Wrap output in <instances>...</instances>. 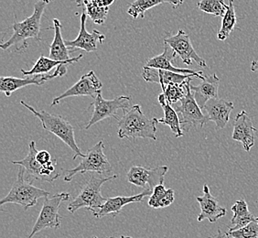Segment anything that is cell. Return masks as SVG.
<instances>
[{"label": "cell", "instance_id": "3957f363", "mask_svg": "<svg viewBox=\"0 0 258 238\" xmlns=\"http://www.w3.org/2000/svg\"><path fill=\"white\" fill-rule=\"evenodd\" d=\"M20 104L25 106L27 109L30 110L36 117L40 119L43 129L58 137L73 150V152L75 153L73 159H76L78 157H85V154L82 153V150L75 141L74 127L64 117L59 114H50L44 110L38 111L22 100L20 101Z\"/></svg>", "mask_w": 258, "mask_h": 238}, {"label": "cell", "instance_id": "f35d334b", "mask_svg": "<svg viewBox=\"0 0 258 238\" xmlns=\"http://www.w3.org/2000/svg\"><path fill=\"white\" fill-rule=\"evenodd\" d=\"M225 235H226V236H227V238H230V235H229L228 233H225Z\"/></svg>", "mask_w": 258, "mask_h": 238}, {"label": "cell", "instance_id": "8d00e7d4", "mask_svg": "<svg viewBox=\"0 0 258 238\" xmlns=\"http://www.w3.org/2000/svg\"><path fill=\"white\" fill-rule=\"evenodd\" d=\"M93 238H98L96 237V236H94ZM108 238H133L131 237V236H125V235H121V236H119V237H117V236H112V237H108Z\"/></svg>", "mask_w": 258, "mask_h": 238}, {"label": "cell", "instance_id": "7402d4cb", "mask_svg": "<svg viewBox=\"0 0 258 238\" xmlns=\"http://www.w3.org/2000/svg\"><path fill=\"white\" fill-rule=\"evenodd\" d=\"M142 77L147 83H157L161 85L164 88L165 86L169 84H176V85H183L184 83L189 79L194 78L195 76L189 75H179L175 74L164 70L154 69L149 67H143Z\"/></svg>", "mask_w": 258, "mask_h": 238}, {"label": "cell", "instance_id": "4fadbf2b", "mask_svg": "<svg viewBox=\"0 0 258 238\" xmlns=\"http://www.w3.org/2000/svg\"><path fill=\"white\" fill-rule=\"evenodd\" d=\"M164 43H167L174 50L176 54L180 57L181 61L186 65H192L195 62L199 66L203 68H207V64L202 57H200L189 39V35L183 30H179L177 34L174 36H168L164 39Z\"/></svg>", "mask_w": 258, "mask_h": 238}, {"label": "cell", "instance_id": "ac0fdd59", "mask_svg": "<svg viewBox=\"0 0 258 238\" xmlns=\"http://www.w3.org/2000/svg\"><path fill=\"white\" fill-rule=\"evenodd\" d=\"M234 105L233 102L224 99H211L205 104L204 110L205 115L209 121H213L216 126V130L223 129L228 124L230 114L232 113Z\"/></svg>", "mask_w": 258, "mask_h": 238}, {"label": "cell", "instance_id": "52a82bcc", "mask_svg": "<svg viewBox=\"0 0 258 238\" xmlns=\"http://www.w3.org/2000/svg\"><path fill=\"white\" fill-rule=\"evenodd\" d=\"M69 199L70 194L68 193L55 194L51 198H44V203L40 210L39 217L27 238H33L35 234L40 233L44 229L60 228L61 216L59 213V208L62 202L68 201Z\"/></svg>", "mask_w": 258, "mask_h": 238}, {"label": "cell", "instance_id": "44dd1931", "mask_svg": "<svg viewBox=\"0 0 258 238\" xmlns=\"http://www.w3.org/2000/svg\"><path fill=\"white\" fill-rule=\"evenodd\" d=\"M152 192L143 191L141 194L133 195V196H117L113 198L106 199V202L103 204L99 211L95 214V217L101 218L106 215L113 214L114 217L119 214L122 208L129 204L133 203H141L147 196H150Z\"/></svg>", "mask_w": 258, "mask_h": 238}, {"label": "cell", "instance_id": "ffe728a7", "mask_svg": "<svg viewBox=\"0 0 258 238\" xmlns=\"http://www.w3.org/2000/svg\"><path fill=\"white\" fill-rule=\"evenodd\" d=\"M220 81L216 74H214L205 76L204 80L197 86L190 85V90L201 109H204L205 104L210 100L218 98Z\"/></svg>", "mask_w": 258, "mask_h": 238}, {"label": "cell", "instance_id": "9a60e30c", "mask_svg": "<svg viewBox=\"0 0 258 238\" xmlns=\"http://www.w3.org/2000/svg\"><path fill=\"white\" fill-rule=\"evenodd\" d=\"M86 19L87 15L83 11L81 15V26H80L79 34L74 40H65V45L67 46L70 52L83 50L86 52H93L97 50V42L103 44L105 40V36L98 30H94L89 33L86 30Z\"/></svg>", "mask_w": 258, "mask_h": 238}, {"label": "cell", "instance_id": "74e56055", "mask_svg": "<svg viewBox=\"0 0 258 238\" xmlns=\"http://www.w3.org/2000/svg\"><path fill=\"white\" fill-rule=\"evenodd\" d=\"M221 233H222V232H221V230H219V231H218V235H217V237H215V238H220V237H221Z\"/></svg>", "mask_w": 258, "mask_h": 238}, {"label": "cell", "instance_id": "277c9868", "mask_svg": "<svg viewBox=\"0 0 258 238\" xmlns=\"http://www.w3.org/2000/svg\"><path fill=\"white\" fill-rule=\"evenodd\" d=\"M25 173V169L20 166L17 180L12 188L10 189L9 194L1 200L0 205L19 204L23 207L24 211H27L38 204L39 199L46 198L50 195L49 192L35 187L26 178Z\"/></svg>", "mask_w": 258, "mask_h": 238}, {"label": "cell", "instance_id": "f1b7e54d", "mask_svg": "<svg viewBox=\"0 0 258 238\" xmlns=\"http://www.w3.org/2000/svg\"><path fill=\"white\" fill-rule=\"evenodd\" d=\"M236 22H237V18H236V13H235V7H234L233 1L231 0V1H229L226 13L223 18L222 27L217 35V39L219 40H226L230 34L232 33V31L234 30Z\"/></svg>", "mask_w": 258, "mask_h": 238}, {"label": "cell", "instance_id": "484cf974", "mask_svg": "<svg viewBox=\"0 0 258 238\" xmlns=\"http://www.w3.org/2000/svg\"><path fill=\"white\" fill-rule=\"evenodd\" d=\"M53 25H54V40L50 44L49 58L58 62H62V63L71 61L73 58L70 57V50L65 45L64 40H62V36H61L62 25L60 20L54 19Z\"/></svg>", "mask_w": 258, "mask_h": 238}, {"label": "cell", "instance_id": "d4e9b609", "mask_svg": "<svg viewBox=\"0 0 258 238\" xmlns=\"http://www.w3.org/2000/svg\"><path fill=\"white\" fill-rule=\"evenodd\" d=\"M83 54H80L77 57H74L71 61L68 62H58V61H54L51 60L50 58H47L44 56H40L39 60L37 61V63L35 64L34 66L30 70V71H25V70H21V74L25 76H33V75H49L51 70L53 68H57L60 65H69L75 64L79 62L80 60L83 58Z\"/></svg>", "mask_w": 258, "mask_h": 238}, {"label": "cell", "instance_id": "603a6c76", "mask_svg": "<svg viewBox=\"0 0 258 238\" xmlns=\"http://www.w3.org/2000/svg\"><path fill=\"white\" fill-rule=\"evenodd\" d=\"M114 2V0H85L82 2L78 1L77 5L85 6L84 11L94 23L104 25L110 6L113 5Z\"/></svg>", "mask_w": 258, "mask_h": 238}, {"label": "cell", "instance_id": "5b68a950", "mask_svg": "<svg viewBox=\"0 0 258 238\" xmlns=\"http://www.w3.org/2000/svg\"><path fill=\"white\" fill-rule=\"evenodd\" d=\"M117 178V175H112L106 178H99L93 176L89 182L81 191L79 195H77L68 205V211L74 213L81 208L89 210L95 216L103 204L106 202V199L103 197L101 194V188L106 182Z\"/></svg>", "mask_w": 258, "mask_h": 238}, {"label": "cell", "instance_id": "f546056e", "mask_svg": "<svg viewBox=\"0 0 258 238\" xmlns=\"http://www.w3.org/2000/svg\"><path fill=\"white\" fill-rule=\"evenodd\" d=\"M191 79L192 78L187 80L183 85L169 84L162 88V94H164L169 104H176L183 99L187 94V87Z\"/></svg>", "mask_w": 258, "mask_h": 238}, {"label": "cell", "instance_id": "d6986e66", "mask_svg": "<svg viewBox=\"0 0 258 238\" xmlns=\"http://www.w3.org/2000/svg\"><path fill=\"white\" fill-rule=\"evenodd\" d=\"M196 199L201 206V213L197 218L198 222L207 219L210 223H216L218 219L225 216L226 209L222 207L217 199L211 194L207 184L204 185V195Z\"/></svg>", "mask_w": 258, "mask_h": 238}, {"label": "cell", "instance_id": "9c48e42d", "mask_svg": "<svg viewBox=\"0 0 258 238\" xmlns=\"http://www.w3.org/2000/svg\"><path fill=\"white\" fill-rule=\"evenodd\" d=\"M130 101L131 97L125 95H122L113 100H105L103 97L102 93L98 94L97 97L94 100V102L90 104L89 108L94 105L95 109L85 129H90L94 125L97 124L98 122L105 118L114 117L118 120L119 118L116 115L117 111L119 109L123 110V112L127 111Z\"/></svg>", "mask_w": 258, "mask_h": 238}, {"label": "cell", "instance_id": "ab89813d", "mask_svg": "<svg viewBox=\"0 0 258 238\" xmlns=\"http://www.w3.org/2000/svg\"><path fill=\"white\" fill-rule=\"evenodd\" d=\"M220 238H224V234H223V233H221V237Z\"/></svg>", "mask_w": 258, "mask_h": 238}, {"label": "cell", "instance_id": "6da1fadb", "mask_svg": "<svg viewBox=\"0 0 258 238\" xmlns=\"http://www.w3.org/2000/svg\"><path fill=\"white\" fill-rule=\"evenodd\" d=\"M50 1H39L34 5L33 14L26 20L15 23L12 26L13 34L10 40L4 43H1L0 47L2 50H7L11 47L15 48L16 51H23L29 46L28 40L33 39L36 41L41 40V18L44 13L46 6Z\"/></svg>", "mask_w": 258, "mask_h": 238}, {"label": "cell", "instance_id": "d6a6232c", "mask_svg": "<svg viewBox=\"0 0 258 238\" xmlns=\"http://www.w3.org/2000/svg\"><path fill=\"white\" fill-rule=\"evenodd\" d=\"M168 191V189L165 188L164 184H160L154 189L152 194L149 196V206L151 208H156V205L159 203V200L163 197Z\"/></svg>", "mask_w": 258, "mask_h": 238}, {"label": "cell", "instance_id": "cb8c5ba5", "mask_svg": "<svg viewBox=\"0 0 258 238\" xmlns=\"http://www.w3.org/2000/svg\"><path fill=\"white\" fill-rule=\"evenodd\" d=\"M159 102L164 110V117L158 119V124L166 125L169 127L171 131L173 132V134L176 136V138L183 137L184 132L181 129L178 113L171 106V104L168 103L164 94H159Z\"/></svg>", "mask_w": 258, "mask_h": 238}, {"label": "cell", "instance_id": "2e32d148", "mask_svg": "<svg viewBox=\"0 0 258 238\" xmlns=\"http://www.w3.org/2000/svg\"><path fill=\"white\" fill-rule=\"evenodd\" d=\"M257 129L253 127L252 119L249 114L243 110L239 113L233 121V140L241 142L246 152H249L254 145L255 133Z\"/></svg>", "mask_w": 258, "mask_h": 238}, {"label": "cell", "instance_id": "8992f818", "mask_svg": "<svg viewBox=\"0 0 258 238\" xmlns=\"http://www.w3.org/2000/svg\"><path fill=\"white\" fill-rule=\"evenodd\" d=\"M104 145L103 141L87 150L77 167L67 169L65 171L64 181L70 183L76 174H85L86 172H96L98 174L109 173L112 171V166L104 152Z\"/></svg>", "mask_w": 258, "mask_h": 238}, {"label": "cell", "instance_id": "8fae6325", "mask_svg": "<svg viewBox=\"0 0 258 238\" xmlns=\"http://www.w3.org/2000/svg\"><path fill=\"white\" fill-rule=\"evenodd\" d=\"M103 84L98 79L94 71H91L88 74H85L81 77V79L66 90L64 93L60 94L59 96L55 97L52 100V103L50 106H54L56 104H59L61 100L68 98V97H75V96H91L94 99L97 97L98 94L102 93Z\"/></svg>", "mask_w": 258, "mask_h": 238}, {"label": "cell", "instance_id": "30bf717a", "mask_svg": "<svg viewBox=\"0 0 258 238\" xmlns=\"http://www.w3.org/2000/svg\"><path fill=\"white\" fill-rule=\"evenodd\" d=\"M168 171L169 167L167 166H160L155 169L145 168L143 166H133L126 174V180L129 184L153 193L157 186L163 184L164 177Z\"/></svg>", "mask_w": 258, "mask_h": 238}, {"label": "cell", "instance_id": "5bb4252c", "mask_svg": "<svg viewBox=\"0 0 258 238\" xmlns=\"http://www.w3.org/2000/svg\"><path fill=\"white\" fill-rule=\"evenodd\" d=\"M174 109L180 115V125L203 128L208 122L206 115L194 98L190 90V83L187 87V94L179 102V104H176Z\"/></svg>", "mask_w": 258, "mask_h": 238}, {"label": "cell", "instance_id": "836d02e7", "mask_svg": "<svg viewBox=\"0 0 258 238\" xmlns=\"http://www.w3.org/2000/svg\"><path fill=\"white\" fill-rule=\"evenodd\" d=\"M175 200V193H174L172 189H168L167 193L164 195L162 198L160 199L159 201V203L156 205V208H165V207H168L170 204H172Z\"/></svg>", "mask_w": 258, "mask_h": 238}, {"label": "cell", "instance_id": "d590c367", "mask_svg": "<svg viewBox=\"0 0 258 238\" xmlns=\"http://www.w3.org/2000/svg\"><path fill=\"white\" fill-rule=\"evenodd\" d=\"M251 70H252V72H258V61H255V60L252 61Z\"/></svg>", "mask_w": 258, "mask_h": 238}, {"label": "cell", "instance_id": "4dcf8cb0", "mask_svg": "<svg viewBox=\"0 0 258 238\" xmlns=\"http://www.w3.org/2000/svg\"><path fill=\"white\" fill-rule=\"evenodd\" d=\"M199 10L204 11L207 14L223 17L227 10V5L223 0H202L198 2Z\"/></svg>", "mask_w": 258, "mask_h": 238}, {"label": "cell", "instance_id": "e575fe53", "mask_svg": "<svg viewBox=\"0 0 258 238\" xmlns=\"http://www.w3.org/2000/svg\"><path fill=\"white\" fill-rule=\"evenodd\" d=\"M36 159L42 166L47 165V164H49L52 161L50 152L47 151V150H40V151H39L37 155H36Z\"/></svg>", "mask_w": 258, "mask_h": 238}, {"label": "cell", "instance_id": "1f68e13d", "mask_svg": "<svg viewBox=\"0 0 258 238\" xmlns=\"http://www.w3.org/2000/svg\"><path fill=\"white\" fill-rule=\"evenodd\" d=\"M228 233L233 238H258V218L254 219L245 227L228 232Z\"/></svg>", "mask_w": 258, "mask_h": 238}, {"label": "cell", "instance_id": "83f0119b", "mask_svg": "<svg viewBox=\"0 0 258 238\" xmlns=\"http://www.w3.org/2000/svg\"><path fill=\"white\" fill-rule=\"evenodd\" d=\"M232 211L233 216L231 220V223L233 224V227L229 228V232L243 228L255 219L253 214L249 212L248 205L243 199H240L233 204Z\"/></svg>", "mask_w": 258, "mask_h": 238}, {"label": "cell", "instance_id": "7a4b0ae2", "mask_svg": "<svg viewBox=\"0 0 258 238\" xmlns=\"http://www.w3.org/2000/svg\"><path fill=\"white\" fill-rule=\"evenodd\" d=\"M158 118H149L141 106L136 104L118 119L117 135L120 139H149L157 140Z\"/></svg>", "mask_w": 258, "mask_h": 238}, {"label": "cell", "instance_id": "e0dca14e", "mask_svg": "<svg viewBox=\"0 0 258 238\" xmlns=\"http://www.w3.org/2000/svg\"><path fill=\"white\" fill-rule=\"evenodd\" d=\"M177 57V54L174 52V50L170 48V46L167 43H164V50L161 54L155 56L153 58L147 61L146 63V67L149 68H154V69L164 70L168 71L175 74H179V75H194L197 78L201 80H204L205 76L203 72H196L194 70L181 69V68H177L172 65V61Z\"/></svg>", "mask_w": 258, "mask_h": 238}, {"label": "cell", "instance_id": "7c38bea8", "mask_svg": "<svg viewBox=\"0 0 258 238\" xmlns=\"http://www.w3.org/2000/svg\"><path fill=\"white\" fill-rule=\"evenodd\" d=\"M69 65H60L57 67L53 74L51 75H33L29 76L24 79H20L17 77H4L0 78V91L6 94V96L10 97L17 90L21 89L28 85H44L48 80L53 79L55 77H61L67 74V68Z\"/></svg>", "mask_w": 258, "mask_h": 238}, {"label": "cell", "instance_id": "4316f807", "mask_svg": "<svg viewBox=\"0 0 258 238\" xmlns=\"http://www.w3.org/2000/svg\"><path fill=\"white\" fill-rule=\"evenodd\" d=\"M162 4H171L173 9L183 4V1H170V0H137L129 4L127 13L134 19H144L146 11Z\"/></svg>", "mask_w": 258, "mask_h": 238}, {"label": "cell", "instance_id": "ba28073f", "mask_svg": "<svg viewBox=\"0 0 258 238\" xmlns=\"http://www.w3.org/2000/svg\"><path fill=\"white\" fill-rule=\"evenodd\" d=\"M39 151L36 149L35 141H30L29 144V153L25 159L22 160H13L12 163L23 167L26 170L25 177L31 184L35 180L44 181L49 184H52L60 177V173L55 171L54 164L52 160L45 166L40 165L37 159L36 155Z\"/></svg>", "mask_w": 258, "mask_h": 238}]
</instances>
